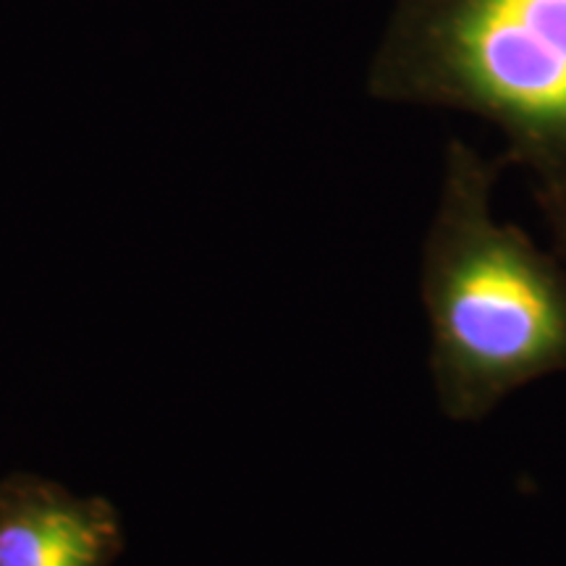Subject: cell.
I'll use <instances>...</instances> for the list:
<instances>
[{"instance_id": "6da1fadb", "label": "cell", "mask_w": 566, "mask_h": 566, "mask_svg": "<svg viewBox=\"0 0 566 566\" xmlns=\"http://www.w3.org/2000/svg\"><path fill=\"white\" fill-rule=\"evenodd\" d=\"M501 168L470 142H446L420 250L430 386L459 424L566 375V265L495 212Z\"/></svg>"}, {"instance_id": "7a4b0ae2", "label": "cell", "mask_w": 566, "mask_h": 566, "mask_svg": "<svg viewBox=\"0 0 566 566\" xmlns=\"http://www.w3.org/2000/svg\"><path fill=\"white\" fill-rule=\"evenodd\" d=\"M367 92L475 116L504 139L501 166L566 184V0H394Z\"/></svg>"}, {"instance_id": "3957f363", "label": "cell", "mask_w": 566, "mask_h": 566, "mask_svg": "<svg viewBox=\"0 0 566 566\" xmlns=\"http://www.w3.org/2000/svg\"><path fill=\"white\" fill-rule=\"evenodd\" d=\"M122 551V520L103 495L32 472L0 480V566H113Z\"/></svg>"}, {"instance_id": "277c9868", "label": "cell", "mask_w": 566, "mask_h": 566, "mask_svg": "<svg viewBox=\"0 0 566 566\" xmlns=\"http://www.w3.org/2000/svg\"><path fill=\"white\" fill-rule=\"evenodd\" d=\"M533 200L566 265V184H533Z\"/></svg>"}]
</instances>
